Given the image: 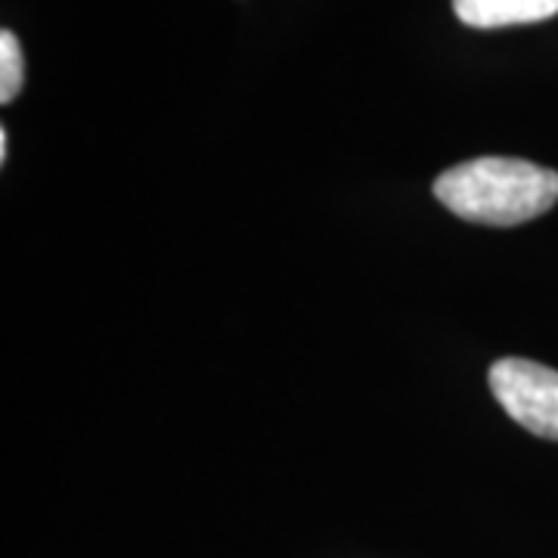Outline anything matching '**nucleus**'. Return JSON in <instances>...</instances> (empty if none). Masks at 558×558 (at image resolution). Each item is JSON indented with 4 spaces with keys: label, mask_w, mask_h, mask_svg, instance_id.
Here are the masks:
<instances>
[{
    "label": "nucleus",
    "mask_w": 558,
    "mask_h": 558,
    "mask_svg": "<svg viewBox=\"0 0 558 558\" xmlns=\"http://www.w3.org/2000/svg\"><path fill=\"white\" fill-rule=\"evenodd\" d=\"M22 84H25V60H22L20 38L3 28L0 32V102H13L20 97Z\"/></svg>",
    "instance_id": "obj_4"
},
{
    "label": "nucleus",
    "mask_w": 558,
    "mask_h": 558,
    "mask_svg": "<svg viewBox=\"0 0 558 558\" xmlns=\"http://www.w3.org/2000/svg\"><path fill=\"white\" fill-rule=\"evenodd\" d=\"M7 149H10V134H7V128L0 131V161H7Z\"/></svg>",
    "instance_id": "obj_5"
},
{
    "label": "nucleus",
    "mask_w": 558,
    "mask_h": 558,
    "mask_svg": "<svg viewBox=\"0 0 558 558\" xmlns=\"http://www.w3.org/2000/svg\"><path fill=\"white\" fill-rule=\"evenodd\" d=\"M499 407L531 435L558 440V373L534 360L506 357L490 366Z\"/></svg>",
    "instance_id": "obj_2"
},
{
    "label": "nucleus",
    "mask_w": 558,
    "mask_h": 558,
    "mask_svg": "<svg viewBox=\"0 0 558 558\" xmlns=\"http://www.w3.org/2000/svg\"><path fill=\"white\" fill-rule=\"evenodd\" d=\"M435 196L457 218L484 227H519L558 202V171L534 161L484 156L462 161L435 180Z\"/></svg>",
    "instance_id": "obj_1"
},
{
    "label": "nucleus",
    "mask_w": 558,
    "mask_h": 558,
    "mask_svg": "<svg viewBox=\"0 0 558 558\" xmlns=\"http://www.w3.org/2000/svg\"><path fill=\"white\" fill-rule=\"evenodd\" d=\"M453 13L469 28H509L553 20L558 0H453Z\"/></svg>",
    "instance_id": "obj_3"
}]
</instances>
